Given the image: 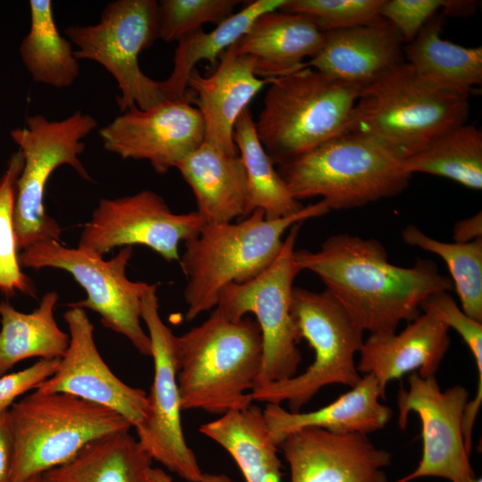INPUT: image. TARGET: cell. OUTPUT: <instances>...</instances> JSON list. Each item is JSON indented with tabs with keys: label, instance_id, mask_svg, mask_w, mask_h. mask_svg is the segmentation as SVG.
I'll use <instances>...</instances> for the list:
<instances>
[{
	"label": "cell",
	"instance_id": "42",
	"mask_svg": "<svg viewBox=\"0 0 482 482\" xmlns=\"http://www.w3.org/2000/svg\"><path fill=\"white\" fill-rule=\"evenodd\" d=\"M478 6L477 1L445 0L441 13L445 17H466L473 14Z\"/></svg>",
	"mask_w": 482,
	"mask_h": 482
},
{
	"label": "cell",
	"instance_id": "18",
	"mask_svg": "<svg viewBox=\"0 0 482 482\" xmlns=\"http://www.w3.org/2000/svg\"><path fill=\"white\" fill-rule=\"evenodd\" d=\"M279 447L290 482H388L384 469L392 454L367 435L309 427L290 433Z\"/></svg>",
	"mask_w": 482,
	"mask_h": 482
},
{
	"label": "cell",
	"instance_id": "7",
	"mask_svg": "<svg viewBox=\"0 0 482 482\" xmlns=\"http://www.w3.org/2000/svg\"><path fill=\"white\" fill-rule=\"evenodd\" d=\"M12 462L8 482L64 464L90 442L132 426L104 406L62 393L34 390L8 409Z\"/></svg>",
	"mask_w": 482,
	"mask_h": 482
},
{
	"label": "cell",
	"instance_id": "32",
	"mask_svg": "<svg viewBox=\"0 0 482 482\" xmlns=\"http://www.w3.org/2000/svg\"><path fill=\"white\" fill-rule=\"evenodd\" d=\"M413 173H428L452 179L468 188L482 189V133L467 123L432 141L402 162Z\"/></svg>",
	"mask_w": 482,
	"mask_h": 482
},
{
	"label": "cell",
	"instance_id": "12",
	"mask_svg": "<svg viewBox=\"0 0 482 482\" xmlns=\"http://www.w3.org/2000/svg\"><path fill=\"white\" fill-rule=\"evenodd\" d=\"M303 223H295L288 229L278 255L267 269L245 283L224 287L215 307L231 320H238L247 313L255 316L263 345L255 386L295 376L302 362L297 347L301 339L290 306L294 280L301 271L295 258V245Z\"/></svg>",
	"mask_w": 482,
	"mask_h": 482
},
{
	"label": "cell",
	"instance_id": "36",
	"mask_svg": "<svg viewBox=\"0 0 482 482\" xmlns=\"http://www.w3.org/2000/svg\"><path fill=\"white\" fill-rule=\"evenodd\" d=\"M384 0H287L278 9L310 17L322 32L346 29L381 20Z\"/></svg>",
	"mask_w": 482,
	"mask_h": 482
},
{
	"label": "cell",
	"instance_id": "17",
	"mask_svg": "<svg viewBox=\"0 0 482 482\" xmlns=\"http://www.w3.org/2000/svg\"><path fill=\"white\" fill-rule=\"evenodd\" d=\"M70 344L54 374L35 389L62 393L109 408L133 428L146 415V393L122 382L102 358L94 339V326L86 311L70 307L63 314Z\"/></svg>",
	"mask_w": 482,
	"mask_h": 482
},
{
	"label": "cell",
	"instance_id": "31",
	"mask_svg": "<svg viewBox=\"0 0 482 482\" xmlns=\"http://www.w3.org/2000/svg\"><path fill=\"white\" fill-rule=\"evenodd\" d=\"M29 29L20 45L21 61L36 83L56 88L72 85L79 73L71 43L56 26L53 2L30 0Z\"/></svg>",
	"mask_w": 482,
	"mask_h": 482
},
{
	"label": "cell",
	"instance_id": "13",
	"mask_svg": "<svg viewBox=\"0 0 482 482\" xmlns=\"http://www.w3.org/2000/svg\"><path fill=\"white\" fill-rule=\"evenodd\" d=\"M157 284H149L141 299L154 360V379L144 421L135 428L137 440L153 461L188 482H200L203 471L185 439L178 384L177 336L159 314Z\"/></svg>",
	"mask_w": 482,
	"mask_h": 482
},
{
	"label": "cell",
	"instance_id": "15",
	"mask_svg": "<svg viewBox=\"0 0 482 482\" xmlns=\"http://www.w3.org/2000/svg\"><path fill=\"white\" fill-rule=\"evenodd\" d=\"M409 387L399 388L398 426L404 429L414 411L421 422L422 456L418 467L395 482H410L423 477H438L452 482L476 478L462 433V419L469 401L468 390L455 385L442 391L436 377L422 378L413 371Z\"/></svg>",
	"mask_w": 482,
	"mask_h": 482
},
{
	"label": "cell",
	"instance_id": "44",
	"mask_svg": "<svg viewBox=\"0 0 482 482\" xmlns=\"http://www.w3.org/2000/svg\"><path fill=\"white\" fill-rule=\"evenodd\" d=\"M21 482H46L43 474L31 476Z\"/></svg>",
	"mask_w": 482,
	"mask_h": 482
},
{
	"label": "cell",
	"instance_id": "8",
	"mask_svg": "<svg viewBox=\"0 0 482 482\" xmlns=\"http://www.w3.org/2000/svg\"><path fill=\"white\" fill-rule=\"evenodd\" d=\"M291 316L300 339L314 351L305 371L287 379L255 386L253 401L280 404L299 412L321 388L329 385L354 386L361 375L354 356L364 342V331L328 291L294 287Z\"/></svg>",
	"mask_w": 482,
	"mask_h": 482
},
{
	"label": "cell",
	"instance_id": "45",
	"mask_svg": "<svg viewBox=\"0 0 482 482\" xmlns=\"http://www.w3.org/2000/svg\"><path fill=\"white\" fill-rule=\"evenodd\" d=\"M468 482H482V479L480 478H474Z\"/></svg>",
	"mask_w": 482,
	"mask_h": 482
},
{
	"label": "cell",
	"instance_id": "27",
	"mask_svg": "<svg viewBox=\"0 0 482 482\" xmlns=\"http://www.w3.org/2000/svg\"><path fill=\"white\" fill-rule=\"evenodd\" d=\"M153 459L129 431L109 434L51 469L46 482H151Z\"/></svg>",
	"mask_w": 482,
	"mask_h": 482
},
{
	"label": "cell",
	"instance_id": "28",
	"mask_svg": "<svg viewBox=\"0 0 482 482\" xmlns=\"http://www.w3.org/2000/svg\"><path fill=\"white\" fill-rule=\"evenodd\" d=\"M58 301L55 291L43 295L31 312L17 311L8 302H0V377L29 358L61 359L68 349L70 335L54 318Z\"/></svg>",
	"mask_w": 482,
	"mask_h": 482
},
{
	"label": "cell",
	"instance_id": "34",
	"mask_svg": "<svg viewBox=\"0 0 482 482\" xmlns=\"http://www.w3.org/2000/svg\"><path fill=\"white\" fill-rule=\"evenodd\" d=\"M23 167L20 150L13 153L0 177V290L35 296L31 280L21 271L14 225L17 181Z\"/></svg>",
	"mask_w": 482,
	"mask_h": 482
},
{
	"label": "cell",
	"instance_id": "33",
	"mask_svg": "<svg viewBox=\"0 0 482 482\" xmlns=\"http://www.w3.org/2000/svg\"><path fill=\"white\" fill-rule=\"evenodd\" d=\"M401 237L406 244L433 253L445 262L461 310L482 322V238L445 243L426 235L415 225L406 226Z\"/></svg>",
	"mask_w": 482,
	"mask_h": 482
},
{
	"label": "cell",
	"instance_id": "41",
	"mask_svg": "<svg viewBox=\"0 0 482 482\" xmlns=\"http://www.w3.org/2000/svg\"><path fill=\"white\" fill-rule=\"evenodd\" d=\"M455 243H469L482 238V213L458 221L453 230Z\"/></svg>",
	"mask_w": 482,
	"mask_h": 482
},
{
	"label": "cell",
	"instance_id": "37",
	"mask_svg": "<svg viewBox=\"0 0 482 482\" xmlns=\"http://www.w3.org/2000/svg\"><path fill=\"white\" fill-rule=\"evenodd\" d=\"M420 310L434 314L448 328L457 331L472 353L478 370V386L474 398L466 404L464 416L474 421L482 403V322L467 315L449 292L431 295L422 303Z\"/></svg>",
	"mask_w": 482,
	"mask_h": 482
},
{
	"label": "cell",
	"instance_id": "5",
	"mask_svg": "<svg viewBox=\"0 0 482 482\" xmlns=\"http://www.w3.org/2000/svg\"><path fill=\"white\" fill-rule=\"evenodd\" d=\"M257 136L275 166L346 132L362 87L311 67L268 79Z\"/></svg>",
	"mask_w": 482,
	"mask_h": 482
},
{
	"label": "cell",
	"instance_id": "40",
	"mask_svg": "<svg viewBox=\"0 0 482 482\" xmlns=\"http://www.w3.org/2000/svg\"><path fill=\"white\" fill-rule=\"evenodd\" d=\"M12 437L8 410L0 411V482H8L12 462Z\"/></svg>",
	"mask_w": 482,
	"mask_h": 482
},
{
	"label": "cell",
	"instance_id": "4",
	"mask_svg": "<svg viewBox=\"0 0 482 482\" xmlns=\"http://www.w3.org/2000/svg\"><path fill=\"white\" fill-rule=\"evenodd\" d=\"M469 97L424 79L405 62L362 88L346 132L403 161L465 124Z\"/></svg>",
	"mask_w": 482,
	"mask_h": 482
},
{
	"label": "cell",
	"instance_id": "1",
	"mask_svg": "<svg viewBox=\"0 0 482 482\" xmlns=\"http://www.w3.org/2000/svg\"><path fill=\"white\" fill-rule=\"evenodd\" d=\"M295 258L301 270L316 274L359 328L370 334L396 332L402 321L420 314L428 296L453 290L432 260L397 266L378 240L348 233L329 237L318 251H295Z\"/></svg>",
	"mask_w": 482,
	"mask_h": 482
},
{
	"label": "cell",
	"instance_id": "26",
	"mask_svg": "<svg viewBox=\"0 0 482 482\" xmlns=\"http://www.w3.org/2000/svg\"><path fill=\"white\" fill-rule=\"evenodd\" d=\"M445 17L437 12L403 46L405 62L424 79L459 93L482 84V47L463 46L442 37Z\"/></svg>",
	"mask_w": 482,
	"mask_h": 482
},
{
	"label": "cell",
	"instance_id": "25",
	"mask_svg": "<svg viewBox=\"0 0 482 482\" xmlns=\"http://www.w3.org/2000/svg\"><path fill=\"white\" fill-rule=\"evenodd\" d=\"M199 432L220 445L236 461L246 482H280L282 464L262 409L251 404L229 411L200 426Z\"/></svg>",
	"mask_w": 482,
	"mask_h": 482
},
{
	"label": "cell",
	"instance_id": "2",
	"mask_svg": "<svg viewBox=\"0 0 482 482\" xmlns=\"http://www.w3.org/2000/svg\"><path fill=\"white\" fill-rule=\"evenodd\" d=\"M263 345L255 320L226 318L217 308L199 326L177 337L182 411L222 415L253 404Z\"/></svg>",
	"mask_w": 482,
	"mask_h": 482
},
{
	"label": "cell",
	"instance_id": "24",
	"mask_svg": "<svg viewBox=\"0 0 482 482\" xmlns=\"http://www.w3.org/2000/svg\"><path fill=\"white\" fill-rule=\"evenodd\" d=\"M176 169L192 189L196 212L206 223L244 218L247 177L238 154H230L204 141Z\"/></svg>",
	"mask_w": 482,
	"mask_h": 482
},
{
	"label": "cell",
	"instance_id": "9",
	"mask_svg": "<svg viewBox=\"0 0 482 482\" xmlns=\"http://www.w3.org/2000/svg\"><path fill=\"white\" fill-rule=\"evenodd\" d=\"M96 127L94 117L78 111L61 120H49L41 114L29 116L26 126L10 131L23 157L14 212L19 251L44 239L60 241L62 229L46 212L45 190L52 173L63 164L91 180L79 155L86 146L82 140Z\"/></svg>",
	"mask_w": 482,
	"mask_h": 482
},
{
	"label": "cell",
	"instance_id": "22",
	"mask_svg": "<svg viewBox=\"0 0 482 482\" xmlns=\"http://www.w3.org/2000/svg\"><path fill=\"white\" fill-rule=\"evenodd\" d=\"M324 41L325 33L310 17L275 10L260 15L232 46L251 56L256 76L268 80L306 67L304 60L313 58Z\"/></svg>",
	"mask_w": 482,
	"mask_h": 482
},
{
	"label": "cell",
	"instance_id": "14",
	"mask_svg": "<svg viewBox=\"0 0 482 482\" xmlns=\"http://www.w3.org/2000/svg\"><path fill=\"white\" fill-rule=\"evenodd\" d=\"M205 220L198 212L175 213L151 190L103 198L85 224L78 247L100 256L115 247L141 245L166 262H179L181 242L196 236Z\"/></svg>",
	"mask_w": 482,
	"mask_h": 482
},
{
	"label": "cell",
	"instance_id": "29",
	"mask_svg": "<svg viewBox=\"0 0 482 482\" xmlns=\"http://www.w3.org/2000/svg\"><path fill=\"white\" fill-rule=\"evenodd\" d=\"M287 0H255L248 2L237 12L206 32L202 29L191 32L178 42L173 69L160 81L167 100H187L188 79L195 65L203 60L215 63L218 57L234 45L262 14L278 10Z\"/></svg>",
	"mask_w": 482,
	"mask_h": 482
},
{
	"label": "cell",
	"instance_id": "43",
	"mask_svg": "<svg viewBox=\"0 0 482 482\" xmlns=\"http://www.w3.org/2000/svg\"><path fill=\"white\" fill-rule=\"evenodd\" d=\"M151 482H174L173 479L162 469L152 468L149 472ZM200 482H234L225 474L203 473Z\"/></svg>",
	"mask_w": 482,
	"mask_h": 482
},
{
	"label": "cell",
	"instance_id": "35",
	"mask_svg": "<svg viewBox=\"0 0 482 482\" xmlns=\"http://www.w3.org/2000/svg\"><path fill=\"white\" fill-rule=\"evenodd\" d=\"M239 4L237 0H162L158 2V39L179 42L207 22L218 25Z\"/></svg>",
	"mask_w": 482,
	"mask_h": 482
},
{
	"label": "cell",
	"instance_id": "10",
	"mask_svg": "<svg viewBox=\"0 0 482 482\" xmlns=\"http://www.w3.org/2000/svg\"><path fill=\"white\" fill-rule=\"evenodd\" d=\"M65 35L77 49L78 60L98 62L117 82L120 112L133 106L148 109L167 100L156 81L138 63L139 54L158 39V1L116 0L103 10L99 21L69 25Z\"/></svg>",
	"mask_w": 482,
	"mask_h": 482
},
{
	"label": "cell",
	"instance_id": "39",
	"mask_svg": "<svg viewBox=\"0 0 482 482\" xmlns=\"http://www.w3.org/2000/svg\"><path fill=\"white\" fill-rule=\"evenodd\" d=\"M60 359H40L33 365L17 372L0 377V411L8 410L15 400L39 384L55 371Z\"/></svg>",
	"mask_w": 482,
	"mask_h": 482
},
{
	"label": "cell",
	"instance_id": "30",
	"mask_svg": "<svg viewBox=\"0 0 482 482\" xmlns=\"http://www.w3.org/2000/svg\"><path fill=\"white\" fill-rule=\"evenodd\" d=\"M233 138L247 177V198L245 217L255 210L264 212L268 220L294 215L303 209L290 193L257 136L250 109L238 117Z\"/></svg>",
	"mask_w": 482,
	"mask_h": 482
},
{
	"label": "cell",
	"instance_id": "16",
	"mask_svg": "<svg viewBox=\"0 0 482 482\" xmlns=\"http://www.w3.org/2000/svg\"><path fill=\"white\" fill-rule=\"evenodd\" d=\"M99 134L105 150L123 159L148 161L163 175L204 142V124L187 100H165L148 109L131 107Z\"/></svg>",
	"mask_w": 482,
	"mask_h": 482
},
{
	"label": "cell",
	"instance_id": "21",
	"mask_svg": "<svg viewBox=\"0 0 482 482\" xmlns=\"http://www.w3.org/2000/svg\"><path fill=\"white\" fill-rule=\"evenodd\" d=\"M404 43L385 19L325 32L320 52L305 65L339 80L364 87L405 62Z\"/></svg>",
	"mask_w": 482,
	"mask_h": 482
},
{
	"label": "cell",
	"instance_id": "23",
	"mask_svg": "<svg viewBox=\"0 0 482 482\" xmlns=\"http://www.w3.org/2000/svg\"><path fill=\"white\" fill-rule=\"evenodd\" d=\"M380 400L384 398L377 379L365 374L345 394L316 411L291 412L280 404L267 403L262 413L270 436L279 447L290 433L303 428L363 435L381 429L389 422L393 411Z\"/></svg>",
	"mask_w": 482,
	"mask_h": 482
},
{
	"label": "cell",
	"instance_id": "20",
	"mask_svg": "<svg viewBox=\"0 0 482 482\" xmlns=\"http://www.w3.org/2000/svg\"><path fill=\"white\" fill-rule=\"evenodd\" d=\"M268 84L256 76L251 56L231 46L220 56L214 71L203 76L195 70L187 83L196 95L197 109L204 124V141L230 154H237L235 124L251 100Z\"/></svg>",
	"mask_w": 482,
	"mask_h": 482
},
{
	"label": "cell",
	"instance_id": "6",
	"mask_svg": "<svg viewBox=\"0 0 482 482\" xmlns=\"http://www.w3.org/2000/svg\"><path fill=\"white\" fill-rule=\"evenodd\" d=\"M401 160L366 137L345 132L278 172L298 201L320 196L330 210L362 207L407 188Z\"/></svg>",
	"mask_w": 482,
	"mask_h": 482
},
{
	"label": "cell",
	"instance_id": "11",
	"mask_svg": "<svg viewBox=\"0 0 482 482\" xmlns=\"http://www.w3.org/2000/svg\"><path fill=\"white\" fill-rule=\"evenodd\" d=\"M133 246L121 247L105 261L79 247L64 246L60 241H37L19 253L21 267L34 270L60 269L68 271L85 289L87 298L69 307L89 309L98 313L101 323L119 333L143 355L151 356L150 337L141 326V299L149 284L128 278L126 268Z\"/></svg>",
	"mask_w": 482,
	"mask_h": 482
},
{
	"label": "cell",
	"instance_id": "3",
	"mask_svg": "<svg viewBox=\"0 0 482 482\" xmlns=\"http://www.w3.org/2000/svg\"><path fill=\"white\" fill-rule=\"evenodd\" d=\"M329 212L320 200L299 212L268 220L255 210L237 222H212L184 242L179 263L187 282L184 299L186 320L191 321L214 309L220 292L230 284H243L261 274L278 255L283 236L294 224Z\"/></svg>",
	"mask_w": 482,
	"mask_h": 482
},
{
	"label": "cell",
	"instance_id": "38",
	"mask_svg": "<svg viewBox=\"0 0 482 482\" xmlns=\"http://www.w3.org/2000/svg\"><path fill=\"white\" fill-rule=\"evenodd\" d=\"M445 0H384L379 14L391 23L404 44L412 41Z\"/></svg>",
	"mask_w": 482,
	"mask_h": 482
},
{
	"label": "cell",
	"instance_id": "19",
	"mask_svg": "<svg viewBox=\"0 0 482 482\" xmlns=\"http://www.w3.org/2000/svg\"><path fill=\"white\" fill-rule=\"evenodd\" d=\"M448 327L434 314L423 312L400 333L370 334L359 352V373L371 374L386 399L387 384L417 371L436 377L449 346Z\"/></svg>",
	"mask_w": 482,
	"mask_h": 482
}]
</instances>
